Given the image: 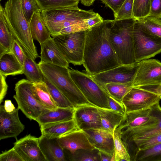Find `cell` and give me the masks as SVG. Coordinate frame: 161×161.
I'll return each instance as SVG.
<instances>
[{
	"label": "cell",
	"instance_id": "f35d334b",
	"mask_svg": "<svg viewBox=\"0 0 161 161\" xmlns=\"http://www.w3.org/2000/svg\"><path fill=\"white\" fill-rule=\"evenodd\" d=\"M134 0H125L120 9L114 16L116 20L133 18V8Z\"/></svg>",
	"mask_w": 161,
	"mask_h": 161
},
{
	"label": "cell",
	"instance_id": "836d02e7",
	"mask_svg": "<svg viewBox=\"0 0 161 161\" xmlns=\"http://www.w3.org/2000/svg\"><path fill=\"white\" fill-rule=\"evenodd\" d=\"M141 28L153 36L161 38V19L152 16L136 20Z\"/></svg>",
	"mask_w": 161,
	"mask_h": 161
},
{
	"label": "cell",
	"instance_id": "d590c367",
	"mask_svg": "<svg viewBox=\"0 0 161 161\" xmlns=\"http://www.w3.org/2000/svg\"><path fill=\"white\" fill-rule=\"evenodd\" d=\"M41 11L78 6L80 0H36Z\"/></svg>",
	"mask_w": 161,
	"mask_h": 161
},
{
	"label": "cell",
	"instance_id": "f1b7e54d",
	"mask_svg": "<svg viewBox=\"0 0 161 161\" xmlns=\"http://www.w3.org/2000/svg\"><path fill=\"white\" fill-rule=\"evenodd\" d=\"M101 87L109 96L122 104L123 98L131 90L133 86L132 83H110Z\"/></svg>",
	"mask_w": 161,
	"mask_h": 161
},
{
	"label": "cell",
	"instance_id": "6da1fadb",
	"mask_svg": "<svg viewBox=\"0 0 161 161\" xmlns=\"http://www.w3.org/2000/svg\"><path fill=\"white\" fill-rule=\"evenodd\" d=\"M113 20H103L87 30L84 49V67L87 73L94 75L122 64L110 38Z\"/></svg>",
	"mask_w": 161,
	"mask_h": 161
},
{
	"label": "cell",
	"instance_id": "7bdbcfd3",
	"mask_svg": "<svg viewBox=\"0 0 161 161\" xmlns=\"http://www.w3.org/2000/svg\"><path fill=\"white\" fill-rule=\"evenodd\" d=\"M21 64L23 65L27 56L19 43L15 39L12 45L11 51Z\"/></svg>",
	"mask_w": 161,
	"mask_h": 161
},
{
	"label": "cell",
	"instance_id": "ee69618b",
	"mask_svg": "<svg viewBox=\"0 0 161 161\" xmlns=\"http://www.w3.org/2000/svg\"><path fill=\"white\" fill-rule=\"evenodd\" d=\"M148 16L161 19V0H151L150 12Z\"/></svg>",
	"mask_w": 161,
	"mask_h": 161
},
{
	"label": "cell",
	"instance_id": "9a60e30c",
	"mask_svg": "<svg viewBox=\"0 0 161 161\" xmlns=\"http://www.w3.org/2000/svg\"><path fill=\"white\" fill-rule=\"evenodd\" d=\"M57 140L64 151L68 152L70 154L80 149L91 151L95 149L84 130L78 128L63 134Z\"/></svg>",
	"mask_w": 161,
	"mask_h": 161
},
{
	"label": "cell",
	"instance_id": "7a4b0ae2",
	"mask_svg": "<svg viewBox=\"0 0 161 161\" xmlns=\"http://www.w3.org/2000/svg\"><path fill=\"white\" fill-rule=\"evenodd\" d=\"M3 13L9 31L27 56L34 60L40 57L34 42L29 22L23 14L21 0H8L5 3Z\"/></svg>",
	"mask_w": 161,
	"mask_h": 161
},
{
	"label": "cell",
	"instance_id": "9c48e42d",
	"mask_svg": "<svg viewBox=\"0 0 161 161\" xmlns=\"http://www.w3.org/2000/svg\"><path fill=\"white\" fill-rule=\"evenodd\" d=\"M34 83L22 79L15 85V94L13 96L18 108L31 120H36L43 113L49 110L44 108L34 97L32 87Z\"/></svg>",
	"mask_w": 161,
	"mask_h": 161
},
{
	"label": "cell",
	"instance_id": "60d3db41",
	"mask_svg": "<svg viewBox=\"0 0 161 161\" xmlns=\"http://www.w3.org/2000/svg\"><path fill=\"white\" fill-rule=\"evenodd\" d=\"M87 19L80 21L63 29L60 31L58 35L75 33L88 30L90 27L88 24Z\"/></svg>",
	"mask_w": 161,
	"mask_h": 161
},
{
	"label": "cell",
	"instance_id": "ab89813d",
	"mask_svg": "<svg viewBox=\"0 0 161 161\" xmlns=\"http://www.w3.org/2000/svg\"><path fill=\"white\" fill-rule=\"evenodd\" d=\"M21 4L24 14L29 22L34 13L41 11L36 0H21Z\"/></svg>",
	"mask_w": 161,
	"mask_h": 161
},
{
	"label": "cell",
	"instance_id": "603a6c76",
	"mask_svg": "<svg viewBox=\"0 0 161 161\" xmlns=\"http://www.w3.org/2000/svg\"><path fill=\"white\" fill-rule=\"evenodd\" d=\"M29 23L33 39L37 41L40 46L51 37L42 18L41 11L34 13Z\"/></svg>",
	"mask_w": 161,
	"mask_h": 161
},
{
	"label": "cell",
	"instance_id": "ac0fdd59",
	"mask_svg": "<svg viewBox=\"0 0 161 161\" xmlns=\"http://www.w3.org/2000/svg\"><path fill=\"white\" fill-rule=\"evenodd\" d=\"M83 130L95 149L112 158L114 153V144L112 133L101 128Z\"/></svg>",
	"mask_w": 161,
	"mask_h": 161
},
{
	"label": "cell",
	"instance_id": "7dc6e473",
	"mask_svg": "<svg viewBox=\"0 0 161 161\" xmlns=\"http://www.w3.org/2000/svg\"><path fill=\"white\" fill-rule=\"evenodd\" d=\"M7 76L0 73V103L3 101L8 90V85L6 79Z\"/></svg>",
	"mask_w": 161,
	"mask_h": 161
},
{
	"label": "cell",
	"instance_id": "ffe728a7",
	"mask_svg": "<svg viewBox=\"0 0 161 161\" xmlns=\"http://www.w3.org/2000/svg\"><path fill=\"white\" fill-rule=\"evenodd\" d=\"M38 142L47 161H66L64 150L57 138L49 139L41 135L38 137Z\"/></svg>",
	"mask_w": 161,
	"mask_h": 161
},
{
	"label": "cell",
	"instance_id": "44dd1931",
	"mask_svg": "<svg viewBox=\"0 0 161 161\" xmlns=\"http://www.w3.org/2000/svg\"><path fill=\"white\" fill-rule=\"evenodd\" d=\"M41 135L49 139L58 138L78 128L73 119L67 121L47 124L40 126Z\"/></svg>",
	"mask_w": 161,
	"mask_h": 161
},
{
	"label": "cell",
	"instance_id": "3957f363",
	"mask_svg": "<svg viewBox=\"0 0 161 161\" xmlns=\"http://www.w3.org/2000/svg\"><path fill=\"white\" fill-rule=\"evenodd\" d=\"M38 64L43 76L66 97L75 108L91 104L73 80L68 68L48 63Z\"/></svg>",
	"mask_w": 161,
	"mask_h": 161
},
{
	"label": "cell",
	"instance_id": "e575fe53",
	"mask_svg": "<svg viewBox=\"0 0 161 161\" xmlns=\"http://www.w3.org/2000/svg\"><path fill=\"white\" fill-rule=\"evenodd\" d=\"M45 83L50 94L57 107L73 108L74 107L66 97L44 76Z\"/></svg>",
	"mask_w": 161,
	"mask_h": 161
},
{
	"label": "cell",
	"instance_id": "4fadbf2b",
	"mask_svg": "<svg viewBox=\"0 0 161 161\" xmlns=\"http://www.w3.org/2000/svg\"><path fill=\"white\" fill-rule=\"evenodd\" d=\"M161 84V62L155 59L140 62V65L133 83V86Z\"/></svg>",
	"mask_w": 161,
	"mask_h": 161
},
{
	"label": "cell",
	"instance_id": "277c9868",
	"mask_svg": "<svg viewBox=\"0 0 161 161\" xmlns=\"http://www.w3.org/2000/svg\"><path fill=\"white\" fill-rule=\"evenodd\" d=\"M134 18L113 20L110 31L111 43L122 64L135 63L133 31Z\"/></svg>",
	"mask_w": 161,
	"mask_h": 161
},
{
	"label": "cell",
	"instance_id": "2e32d148",
	"mask_svg": "<svg viewBox=\"0 0 161 161\" xmlns=\"http://www.w3.org/2000/svg\"><path fill=\"white\" fill-rule=\"evenodd\" d=\"M13 148L24 161H47L41 151L38 138L27 135L16 141Z\"/></svg>",
	"mask_w": 161,
	"mask_h": 161
},
{
	"label": "cell",
	"instance_id": "d6986e66",
	"mask_svg": "<svg viewBox=\"0 0 161 161\" xmlns=\"http://www.w3.org/2000/svg\"><path fill=\"white\" fill-rule=\"evenodd\" d=\"M40 63H48L68 68L69 63L66 60L56 44L53 38L46 41L41 46Z\"/></svg>",
	"mask_w": 161,
	"mask_h": 161
},
{
	"label": "cell",
	"instance_id": "d4e9b609",
	"mask_svg": "<svg viewBox=\"0 0 161 161\" xmlns=\"http://www.w3.org/2000/svg\"><path fill=\"white\" fill-rule=\"evenodd\" d=\"M150 117V108L126 113L124 117L117 127L121 130L140 126Z\"/></svg>",
	"mask_w": 161,
	"mask_h": 161
},
{
	"label": "cell",
	"instance_id": "db71d44e",
	"mask_svg": "<svg viewBox=\"0 0 161 161\" xmlns=\"http://www.w3.org/2000/svg\"><path fill=\"white\" fill-rule=\"evenodd\" d=\"M0 1H1V0H0Z\"/></svg>",
	"mask_w": 161,
	"mask_h": 161
},
{
	"label": "cell",
	"instance_id": "484cf974",
	"mask_svg": "<svg viewBox=\"0 0 161 161\" xmlns=\"http://www.w3.org/2000/svg\"><path fill=\"white\" fill-rule=\"evenodd\" d=\"M100 116L102 128L113 134L121 122L125 115L111 109L97 107Z\"/></svg>",
	"mask_w": 161,
	"mask_h": 161
},
{
	"label": "cell",
	"instance_id": "f6af8a7d",
	"mask_svg": "<svg viewBox=\"0 0 161 161\" xmlns=\"http://www.w3.org/2000/svg\"><path fill=\"white\" fill-rule=\"evenodd\" d=\"M113 11L114 16L120 9L125 0H100Z\"/></svg>",
	"mask_w": 161,
	"mask_h": 161
},
{
	"label": "cell",
	"instance_id": "8992f818",
	"mask_svg": "<svg viewBox=\"0 0 161 161\" xmlns=\"http://www.w3.org/2000/svg\"><path fill=\"white\" fill-rule=\"evenodd\" d=\"M73 80L83 94L91 104L98 108L110 109L108 103L109 95L87 73L69 69Z\"/></svg>",
	"mask_w": 161,
	"mask_h": 161
},
{
	"label": "cell",
	"instance_id": "ba28073f",
	"mask_svg": "<svg viewBox=\"0 0 161 161\" xmlns=\"http://www.w3.org/2000/svg\"><path fill=\"white\" fill-rule=\"evenodd\" d=\"M150 109V118L143 124L121 130L117 128L126 146L161 132V107L159 102L152 106Z\"/></svg>",
	"mask_w": 161,
	"mask_h": 161
},
{
	"label": "cell",
	"instance_id": "681fc988",
	"mask_svg": "<svg viewBox=\"0 0 161 161\" xmlns=\"http://www.w3.org/2000/svg\"><path fill=\"white\" fill-rule=\"evenodd\" d=\"M140 87L158 95L161 98V84L141 86Z\"/></svg>",
	"mask_w": 161,
	"mask_h": 161
},
{
	"label": "cell",
	"instance_id": "5b68a950",
	"mask_svg": "<svg viewBox=\"0 0 161 161\" xmlns=\"http://www.w3.org/2000/svg\"><path fill=\"white\" fill-rule=\"evenodd\" d=\"M92 9L84 10L78 6L58 8L41 11L42 18L51 36L58 35L62 24L69 20L80 21L90 18L96 14Z\"/></svg>",
	"mask_w": 161,
	"mask_h": 161
},
{
	"label": "cell",
	"instance_id": "8d00e7d4",
	"mask_svg": "<svg viewBox=\"0 0 161 161\" xmlns=\"http://www.w3.org/2000/svg\"><path fill=\"white\" fill-rule=\"evenodd\" d=\"M151 0H134L133 18L136 20L149 16L150 9Z\"/></svg>",
	"mask_w": 161,
	"mask_h": 161
},
{
	"label": "cell",
	"instance_id": "d6a6232c",
	"mask_svg": "<svg viewBox=\"0 0 161 161\" xmlns=\"http://www.w3.org/2000/svg\"><path fill=\"white\" fill-rule=\"evenodd\" d=\"M131 161H161V143L148 149L138 150Z\"/></svg>",
	"mask_w": 161,
	"mask_h": 161
},
{
	"label": "cell",
	"instance_id": "83f0119b",
	"mask_svg": "<svg viewBox=\"0 0 161 161\" xmlns=\"http://www.w3.org/2000/svg\"><path fill=\"white\" fill-rule=\"evenodd\" d=\"M32 91L36 99L44 108L52 110L57 108L44 81L34 83Z\"/></svg>",
	"mask_w": 161,
	"mask_h": 161
},
{
	"label": "cell",
	"instance_id": "816d5d0a",
	"mask_svg": "<svg viewBox=\"0 0 161 161\" xmlns=\"http://www.w3.org/2000/svg\"><path fill=\"white\" fill-rule=\"evenodd\" d=\"M99 151V154L100 156V161H111L112 158L108 155Z\"/></svg>",
	"mask_w": 161,
	"mask_h": 161
},
{
	"label": "cell",
	"instance_id": "5bb4252c",
	"mask_svg": "<svg viewBox=\"0 0 161 161\" xmlns=\"http://www.w3.org/2000/svg\"><path fill=\"white\" fill-rule=\"evenodd\" d=\"M73 118L79 129L102 128L98 108L92 104H84L75 108Z\"/></svg>",
	"mask_w": 161,
	"mask_h": 161
},
{
	"label": "cell",
	"instance_id": "7c38bea8",
	"mask_svg": "<svg viewBox=\"0 0 161 161\" xmlns=\"http://www.w3.org/2000/svg\"><path fill=\"white\" fill-rule=\"evenodd\" d=\"M161 99L156 93L133 86L123 98L122 103L127 113L150 108Z\"/></svg>",
	"mask_w": 161,
	"mask_h": 161
},
{
	"label": "cell",
	"instance_id": "f907efd6",
	"mask_svg": "<svg viewBox=\"0 0 161 161\" xmlns=\"http://www.w3.org/2000/svg\"><path fill=\"white\" fill-rule=\"evenodd\" d=\"M3 105L5 110L8 113L14 112L16 108L15 107L11 101L9 100H5Z\"/></svg>",
	"mask_w": 161,
	"mask_h": 161
},
{
	"label": "cell",
	"instance_id": "30bf717a",
	"mask_svg": "<svg viewBox=\"0 0 161 161\" xmlns=\"http://www.w3.org/2000/svg\"><path fill=\"white\" fill-rule=\"evenodd\" d=\"M135 57L136 62L149 59L161 52V38L147 33L136 20L133 31Z\"/></svg>",
	"mask_w": 161,
	"mask_h": 161
},
{
	"label": "cell",
	"instance_id": "52a82bcc",
	"mask_svg": "<svg viewBox=\"0 0 161 161\" xmlns=\"http://www.w3.org/2000/svg\"><path fill=\"white\" fill-rule=\"evenodd\" d=\"M86 31L59 34L53 38L63 56L69 63L83 64Z\"/></svg>",
	"mask_w": 161,
	"mask_h": 161
},
{
	"label": "cell",
	"instance_id": "c3c4849f",
	"mask_svg": "<svg viewBox=\"0 0 161 161\" xmlns=\"http://www.w3.org/2000/svg\"><path fill=\"white\" fill-rule=\"evenodd\" d=\"M103 18L97 13L93 17L87 19L89 26L91 27L103 20Z\"/></svg>",
	"mask_w": 161,
	"mask_h": 161
},
{
	"label": "cell",
	"instance_id": "f5cc1de1",
	"mask_svg": "<svg viewBox=\"0 0 161 161\" xmlns=\"http://www.w3.org/2000/svg\"><path fill=\"white\" fill-rule=\"evenodd\" d=\"M81 3L86 6L92 5L96 0H80Z\"/></svg>",
	"mask_w": 161,
	"mask_h": 161
},
{
	"label": "cell",
	"instance_id": "bcb514c9",
	"mask_svg": "<svg viewBox=\"0 0 161 161\" xmlns=\"http://www.w3.org/2000/svg\"><path fill=\"white\" fill-rule=\"evenodd\" d=\"M108 101L110 109L125 114V109L123 104L117 101L109 95L108 97Z\"/></svg>",
	"mask_w": 161,
	"mask_h": 161
},
{
	"label": "cell",
	"instance_id": "f546056e",
	"mask_svg": "<svg viewBox=\"0 0 161 161\" xmlns=\"http://www.w3.org/2000/svg\"><path fill=\"white\" fill-rule=\"evenodd\" d=\"M23 74L28 80L34 83L44 81V76L38 64L27 56L23 65Z\"/></svg>",
	"mask_w": 161,
	"mask_h": 161
},
{
	"label": "cell",
	"instance_id": "b9f144b4",
	"mask_svg": "<svg viewBox=\"0 0 161 161\" xmlns=\"http://www.w3.org/2000/svg\"><path fill=\"white\" fill-rule=\"evenodd\" d=\"M0 161H24L13 147L0 154Z\"/></svg>",
	"mask_w": 161,
	"mask_h": 161
},
{
	"label": "cell",
	"instance_id": "cb8c5ba5",
	"mask_svg": "<svg viewBox=\"0 0 161 161\" xmlns=\"http://www.w3.org/2000/svg\"><path fill=\"white\" fill-rule=\"evenodd\" d=\"M0 73L7 77L23 74V65L12 52L0 56Z\"/></svg>",
	"mask_w": 161,
	"mask_h": 161
},
{
	"label": "cell",
	"instance_id": "e0dca14e",
	"mask_svg": "<svg viewBox=\"0 0 161 161\" xmlns=\"http://www.w3.org/2000/svg\"><path fill=\"white\" fill-rule=\"evenodd\" d=\"M17 108L13 112L8 113L0 106V140L17 136L24 130L25 126L19 120Z\"/></svg>",
	"mask_w": 161,
	"mask_h": 161
},
{
	"label": "cell",
	"instance_id": "74e56055",
	"mask_svg": "<svg viewBox=\"0 0 161 161\" xmlns=\"http://www.w3.org/2000/svg\"><path fill=\"white\" fill-rule=\"evenodd\" d=\"M96 149L89 150L80 149L76 150L74 153L70 154L69 157V160L72 161H100L99 151Z\"/></svg>",
	"mask_w": 161,
	"mask_h": 161
},
{
	"label": "cell",
	"instance_id": "7402d4cb",
	"mask_svg": "<svg viewBox=\"0 0 161 161\" xmlns=\"http://www.w3.org/2000/svg\"><path fill=\"white\" fill-rule=\"evenodd\" d=\"M74 109L57 107L48 110L42 114L36 121L40 126L47 124L69 120L73 119Z\"/></svg>",
	"mask_w": 161,
	"mask_h": 161
},
{
	"label": "cell",
	"instance_id": "1f68e13d",
	"mask_svg": "<svg viewBox=\"0 0 161 161\" xmlns=\"http://www.w3.org/2000/svg\"><path fill=\"white\" fill-rule=\"evenodd\" d=\"M161 143V132L154 135L131 143L126 146L130 155L131 161L138 150L148 149Z\"/></svg>",
	"mask_w": 161,
	"mask_h": 161
},
{
	"label": "cell",
	"instance_id": "8fae6325",
	"mask_svg": "<svg viewBox=\"0 0 161 161\" xmlns=\"http://www.w3.org/2000/svg\"><path fill=\"white\" fill-rule=\"evenodd\" d=\"M140 62L122 64L111 69L90 75L101 86L110 83H133Z\"/></svg>",
	"mask_w": 161,
	"mask_h": 161
},
{
	"label": "cell",
	"instance_id": "4316f807",
	"mask_svg": "<svg viewBox=\"0 0 161 161\" xmlns=\"http://www.w3.org/2000/svg\"><path fill=\"white\" fill-rule=\"evenodd\" d=\"M3 8L0 7V56L11 52L15 38L9 31L5 22Z\"/></svg>",
	"mask_w": 161,
	"mask_h": 161
},
{
	"label": "cell",
	"instance_id": "4dcf8cb0",
	"mask_svg": "<svg viewBox=\"0 0 161 161\" xmlns=\"http://www.w3.org/2000/svg\"><path fill=\"white\" fill-rule=\"evenodd\" d=\"M113 136L114 151L111 161H130V157L127 147L121 139L120 131L116 128L114 131Z\"/></svg>",
	"mask_w": 161,
	"mask_h": 161
}]
</instances>
